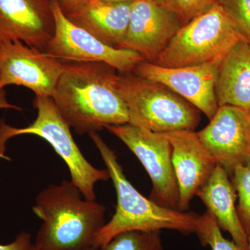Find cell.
<instances>
[{"label": "cell", "instance_id": "obj_1", "mask_svg": "<svg viewBox=\"0 0 250 250\" xmlns=\"http://www.w3.org/2000/svg\"><path fill=\"white\" fill-rule=\"evenodd\" d=\"M52 99L77 134H89L129 123L114 82L117 70L102 62H67Z\"/></svg>", "mask_w": 250, "mask_h": 250}, {"label": "cell", "instance_id": "obj_2", "mask_svg": "<svg viewBox=\"0 0 250 250\" xmlns=\"http://www.w3.org/2000/svg\"><path fill=\"white\" fill-rule=\"evenodd\" d=\"M32 210L42 221L34 243L41 250L87 249L105 224L104 206L84 198L71 181L49 184Z\"/></svg>", "mask_w": 250, "mask_h": 250}, {"label": "cell", "instance_id": "obj_3", "mask_svg": "<svg viewBox=\"0 0 250 250\" xmlns=\"http://www.w3.org/2000/svg\"><path fill=\"white\" fill-rule=\"evenodd\" d=\"M89 136L106 166L117 195L116 212L97 234L94 247L104 248L117 235L129 231L194 232L198 215L163 207L143 196L126 179L116 154L101 136L97 132Z\"/></svg>", "mask_w": 250, "mask_h": 250}, {"label": "cell", "instance_id": "obj_4", "mask_svg": "<svg viewBox=\"0 0 250 250\" xmlns=\"http://www.w3.org/2000/svg\"><path fill=\"white\" fill-rule=\"evenodd\" d=\"M125 102L129 124L154 132L194 130L200 111L170 88L133 72H118L114 82Z\"/></svg>", "mask_w": 250, "mask_h": 250}, {"label": "cell", "instance_id": "obj_5", "mask_svg": "<svg viewBox=\"0 0 250 250\" xmlns=\"http://www.w3.org/2000/svg\"><path fill=\"white\" fill-rule=\"evenodd\" d=\"M33 105L37 109V117L26 127H13L0 121V158L9 159L5 152L6 143L11 138L23 134L40 136L52 146L65 163L72 183L80 189L83 197L96 200L95 185L110 178L107 169L96 168L85 159L72 137L71 127L61 115L52 98L36 96Z\"/></svg>", "mask_w": 250, "mask_h": 250}, {"label": "cell", "instance_id": "obj_6", "mask_svg": "<svg viewBox=\"0 0 250 250\" xmlns=\"http://www.w3.org/2000/svg\"><path fill=\"white\" fill-rule=\"evenodd\" d=\"M243 40L218 4L182 26L154 63L167 67L195 66L220 62Z\"/></svg>", "mask_w": 250, "mask_h": 250}, {"label": "cell", "instance_id": "obj_7", "mask_svg": "<svg viewBox=\"0 0 250 250\" xmlns=\"http://www.w3.org/2000/svg\"><path fill=\"white\" fill-rule=\"evenodd\" d=\"M55 30L44 52L60 62H102L118 72H132L145 61L142 56L129 49H118L104 43L68 19L57 0H51Z\"/></svg>", "mask_w": 250, "mask_h": 250}, {"label": "cell", "instance_id": "obj_8", "mask_svg": "<svg viewBox=\"0 0 250 250\" xmlns=\"http://www.w3.org/2000/svg\"><path fill=\"white\" fill-rule=\"evenodd\" d=\"M106 129L123 141L144 166L152 182L151 200L163 207L179 210L172 147L165 134L129 123L109 126Z\"/></svg>", "mask_w": 250, "mask_h": 250}, {"label": "cell", "instance_id": "obj_9", "mask_svg": "<svg viewBox=\"0 0 250 250\" xmlns=\"http://www.w3.org/2000/svg\"><path fill=\"white\" fill-rule=\"evenodd\" d=\"M65 63L21 41L0 46V90L21 85L36 96L52 98Z\"/></svg>", "mask_w": 250, "mask_h": 250}, {"label": "cell", "instance_id": "obj_10", "mask_svg": "<svg viewBox=\"0 0 250 250\" xmlns=\"http://www.w3.org/2000/svg\"><path fill=\"white\" fill-rule=\"evenodd\" d=\"M220 62L167 67L143 61L132 72L170 88L210 120L219 107L215 88Z\"/></svg>", "mask_w": 250, "mask_h": 250}, {"label": "cell", "instance_id": "obj_11", "mask_svg": "<svg viewBox=\"0 0 250 250\" xmlns=\"http://www.w3.org/2000/svg\"><path fill=\"white\" fill-rule=\"evenodd\" d=\"M197 136L217 164L231 175L237 166L250 161V119L248 109L219 106L209 124Z\"/></svg>", "mask_w": 250, "mask_h": 250}, {"label": "cell", "instance_id": "obj_12", "mask_svg": "<svg viewBox=\"0 0 250 250\" xmlns=\"http://www.w3.org/2000/svg\"><path fill=\"white\" fill-rule=\"evenodd\" d=\"M182 27L179 18L155 0L131 5L129 26L118 49H129L154 62Z\"/></svg>", "mask_w": 250, "mask_h": 250}, {"label": "cell", "instance_id": "obj_13", "mask_svg": "<svg viewBox=\"0 0 250 250\" xmlns=\"http://www.w3.org/2000/svg\"><path fill=\"white\" fill-rule=\"evenodd\" d=\"M54 30L49 0H0V46L19 41L44 52Z\"/></svg>", "mask_w": 250, "mask_h": 250}, {"label": "cell", "instance_id": "obj_14", "mask_svg": "<svg viewBox=\"0 0 250 250\" xmlns=\"http://www.w3.org/2000/svg\"><path fill=\"white\" fill-rule=\"evenodd\" d=\"M164 134L172 147V163L179 188V209L185 211L218 164L194 130Z\"/></svg>", "mask_w": 250, "mask_h": 250}, {"label": "cell", "instance_id": "obj_15", "mask_svg": "<svg viewBox=\"0 0 250 250\" xmlns=\"http://www.w3.org/2000/svg\"><path fill=\"white\" fill-rule=\"evenodd\" d=\"M131 5L132 2L85 0L65 14L75 25L118 49L127 31Z\"/></svg>", "mask_w": 250, "mask_h": 250}, {"label": "cell", "instance_id": "obj_16", "mask_svg": "<svg viewBox=\"0 0 250 250\" xmlns=\"http://www.w3.org/2000/svg\"><path fill=\"white\" fill-rule=\"evenodd\" d=\"M196 195L214 217L220 229L231 235L236 246L242 250H249V237L237 211L236 190L225 169L217 164Z\"/></svg>", "mask_w": 250, "mask_h": 250}, {"label": "cell", "instance_id": "obj_17", "mask_svg": "<svg viewBox=\"0 0 250 250\" xmlns=\"http://www.w3.org/2000/svg\"><path fill=\"white\" fill-rule=\"evenodd\" d=\"M215 95L218 106L250 107V45L241 40L219 65Z\"/></svg>", "mask_w": 250, "mask_h": 250}, {"label": "cell", "instance_id": "obj_18", "mask_svg": "<svg viewBox=\"0 0 250 250\" xmlns=\"http://www.w3.org/2000/svg\"><path fill=\"white\" fill-rule=\"evenodd\" d=\"M104 250H164L160 231H129L120 233Z\"/></svg>", "mask_w": 250, "mask_h": 250}, {"label": "cell", "instance_id": "obj_19", "mask_svg": "<svg viewBox=\"0 0 250 250\" xmlns=\"http://www.w3.org/2000/svg\"><path fill=\"white\" fill-rule=\"evenodd\" d=\"M221 231L214 217L208 210L197 217L194 233L203 246H209L211 250H242L234 242L225 238Z\"/></svg>", "mask_w": 250, "mask_h": 250}, {"label": "cell", "instance_id": "obj_20", "mask_svg": "<svg viewBox=\"0 0 250 250\" xmlns=\"http://www.w3.org/2000/svg\"><path fill=\"white\" fill-rule=\"evenodd\" d=\"M231 177L238 199V217L247 235L250 237V161L237 166Z\"/></svg>", "mask_w": 250, "mask_h": 250}, {"label": "cell", "instance_id": "obj_21", "mask_svg": "<svg viewBox=\"0 0 250 250\" xmlns=\"http://www.w3.org/2000/svg\"><path fill=\"white\" fill-rule=\"evenodd\" d=\"M156 2L173 13L182 26L208 11L217 0H155Z\"/></svg>", "mask_w": 250, "mask_h": 250}, {"label": "cell", "instance_id": "obj_22", "mask_svg": "<svg viewBox=\"0 0 250 250\" xmlns=\"http://www.w3.org/2000/svg\"><path fill=\"white\" fill-rule=\"evenodd\" d=\"M216 3L250 45V0H217Z\"/></svg>", "mask_w": 250, "mask_h": 250}, {"label": "cell", "instance_id": "obj_23", "mask_svg": "<svg viewBox=\"0 0 250 250\" xmlns=\"http://www.w3.org/2000/svg\"><path fill=\"white\" fill-rule=\"evenodd\" d=\"M31 235L23 231L20 233L14 241L9 244H0V250H26L31 246Z\"/></svg>", "mask_w": 250, "mask_h": 250}, {"label": "cell", "instance_id": "obj_24", "mask_svg": "<svg viewBox=\"0 0 250 250\" xmlns=\"http://www.w3.org/2000/svg\"><path fill=\"white\" fill-rule=\"evenodd\" d=\"M57 1H58L64 14H65L67 11L73 9L75 6H78L85 0H57Z\"/></svg>", "mask_w": 250, "mask_h": 250}, {"label": "cell", "instance_id": "obj_25", "mask_svg": "<svg viewBox=\"0 0 250 250\" xmlns=\"http://www.w3.org/2000/svg\"><path fill=\"white\" fill-rule=\"evenodd\" d=\"M10 108L19 110V111L21 110V108L8 102L6 98V92L4 89L0 90V109H10Z\"/></svg>", "mask_w": 250, "mask_h": 250}, {"label": "cell", "instance_id": "obj_26", "mask_svg": "<svg viewBox=\"0 0 250 250\" xmlns=\"http://www.w3.org/2000/svg\"><path fill=\"white\" fill-rule=\"evenodd\" d=\"M106 2H134V1H141V0H102Z\"/></svg>", "mask_w": 250, "mask_h": 250}, {"label": "cell", "instance_id": "obj_27", "mask_svg": "<svg viewBox=\"0 0 250 250\" xmlns=\"http://www.w3.org/2000/svg\"><path fill=\"white\" fill-rule=\"evenodd\" d=\"M26 250H41L39 249L38 247L36 246V245L34 243H31V246L29 247Z\"/></svg>", "mask_w": 250, "mask_h": 250}, {"label": "cell", "instance_id": "obj_28", "mask_svg": "<svg viewBox=\"0 0 250 250\" xmlns=\"http://www.w3.org/2000/svg\"><path fill=\"white\" fill-rule=\"evenodd\" d=\"M84 250H104L103 248H97V247H90V248H87Z\"/></svg>", "mask_w": 250, "mask_h": 250}, {"label": "cell", "instance_id": "obj_29", "mask_svg": "<svg viewBox=\"0 0 250 250\" xmlns=\"http://www.w3.org/2000/svg\"><path fill=\"white\" fill-rule=\"evenodd\" d=\"M248 114H249L250 119V107L249 108H248Z\"/></svg>", "mask_w": 250, "mask_h": 250}, {"label": "cell", "instance_id": "obj_30", "mask_svg": "<svg viewBox=\"0 0 250 250\" xmlns=\"http://www.w3.org/2000/svg\"><path fill=\"white\" fill-rule=\"evenodd\" d=\"M249 250H250V237H249Z\"/></svg>", "mask_w": 250, "mask_h": 250}]
</instances>
